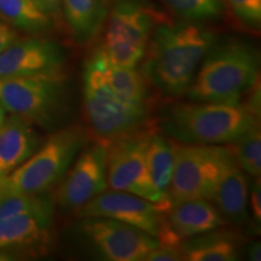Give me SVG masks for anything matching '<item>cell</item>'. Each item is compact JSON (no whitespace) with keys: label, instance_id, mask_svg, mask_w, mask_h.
<instances>
[{"label":"cell","instance_id":"d4e9b609","mask_svg":"<svg viewBox=\"0 0 261 261\" xmlns=\"http://www.w3.org/2000/svg\"><path fill=\"white\" fill-rule=\"evenodd\" d=\"M184 260L180 244L159 243L146 254L144 261H179Z\"/></svg>","mask_w":261,"mask_h":261},{"label":"cell","instance_id":"ba28073f","mask_svg":"<svg viewBox=\"0 0 261 261\" xmlns=\"http://www.w3.org/2000/svg\"><path fill=\"white\" fill-rule=\"evenodd\" d=\"M160 22L159 12L146 0H114L99 46L110 63L137 68Z\"/></svg>","mask_w":261,"mask_h":261},{"label":"cell","instance_id":"f1b7e54d","mask_svg":"<svg viewBox=\"0 0 261 261\" xmlns=\"http://www.w3.org/2000/svg\"><path fill=\"white\" fill-rule=\"evenodd\" d=\"M247 256L248 259L252 261H260L261 260V246L259 242L250 243L247 247Z\"/></svg>","mask_w":261,"mask_h":261},{"label":"cell","instance_id":"8fae6325","mask_svg":"<svg viewBox=\"0 0 261 261\" xmlns=\"http://www.w3.org/2000/svg\"><path fill=\"white\" fill-rule=\"evenodd\" d=\"M108 145L97 143L76 156L61 179L55 200L62 210L75 212L108 189Z\"/></svg>","mask_w":261,"mask_h":261},{"label":"cell","instance_id":"44dd1931","mask_svg":"<svg viewBox=\"0 0 261 261\" xmlns=\"http://www.w3.org/2000/svg\"><path fill=\"white\" fill-rule=\"evenodd\" d=\"M146 165L156 190L161 194L163 200L171 204L169 187H171L173 167H174L173 140H169L161 133L156 132V128L150 137L148 149H146Z\"/></svg>","mask_w":261,"mask_h":261},{"label":"cell","instance_id":"603a6c76","mask_svg":"<svg viewBox=\"0 0 261 261\" xmlns=\"http://www.w3.org/2000/svg\"><path fill=\"white\" fill-rule=\"evenodd\" d=\"M174 14L189 22L219 18L224 10L223 0H162Z\"/></svg>","mask_w":261,"mask_h":261},{"label":"cell","instance_id":"9a60e30c","mask_svg":"<svg viewBox=\"0 0 261 261\" xmlns=\"http://www.w3.org/2000/svg\"><path fill=\"white\" fill-rule=\"evenodd\" d=\"M166 213V223L180 240L198 236L226 224L220 212L208 200L180 202L172 205Z\"/></svg>","mask_w":261,"mask_h":261},{"label":"cell","instance_id":"ac0fdd59","mask_svg":"<svg viewBox=\"0 0 261 261\" xmlns=\"http://www.w3.org/2000/svg\"><path fill=\"white\" fill-rule=\"evenodd\" d=\"M54 214H22L0 220V252L29 247L48 237Z\"/></svg>","mask_w":261,"mask_h":261},{"label":"cell","instance_id":"ffe728a7","mask_svg":"<svg viewBox=\"0 0 261 261\" xmlns=\"http://www.w3.org/2000/svg\"><path fill=\"white\" fill-rule=\"evenodd\" d=\"M0 19L15 31L33 34L46 32L55 24L35 0H0Z\"/></svg>","mask_w":261,"mask_h":261},{"label":"cell","instance_id":"3957f363","mask_svg":"<svg viewBox=\"0 0 261 261\" xmlns=\"http://www.w3.org/2000/svg\"><path fill=\"white\" fill-rule=\"evenodd\" d=\"M259 117L242 103H177L163 114L161 127L175 142L223 145L259 125Z\"/></svg>","mask_w":261,"mask_h":261},{"label":"cell","instance_id":"83f0119b","mask_svg":"<svg viewBox=\"0 0 261 261\" xmlns=\"http://www.w3.org/2000/svg\"><path fill=\"white\" fill-rule=\"evenodd\" d=\"M52 18H57L62 11V0H35Z\"/></svg>","mask_w":261,"mask_h":261},{"label":"cell","instance_id":"d6986e66","mask_svg":"<svg viewBox=\"0 0 261 261\" xmlns=\"http://www.w3.org/2000/svg\"><path fill=\"white\" fill-rule=\"evenodd\" d=\"M240 236L232 231L215 230L187 238L180 243L184 260L234 261L240 255Z\"/></svg>","mask_w":261,"mask_h":261},{"label":"cell","instance_id":"30bf717a","mask_svg":"<svg viewBox=\"0 0 261 261\" xmlns=\"http://www.w3.org/2000/svg\"><path fill=\"white\" fill-rule=\"evenodd\" d=\"M80 227L100 256L110 261H144L159 244L145 231L110 218H84Z\"/></svg>","mask_w":261,"mask_h":261},{"label":"cell","instance_id":"7c38bea8","mask_svg":"<svg viewBox=\"0 0 261 261\" xmlns=\"http://www.w3.org/2000/svg\"><path fill=\"white\" fill-rule=\"evenodd\" d=\"M79 218H110L122 221L151 236H158L163 221V212L145 198L119 190H104L75 211Z\"/></svg>","mask_w":261,"mask_h":261},{"label":"cell","instance_id":"4316f807","mask_svg":"<svg viewBox=\"0 0 261 261\" xmlns=\"http://www.w3.org/2000/svg\"><path fill=\"white\" fill-rule=\"evenodd\" d=\"M18 39L17 32L0 19V54Z\"/></svg>","mask_w":261,"mask_h":261},{"label":"cell","instance_id":"7402d4cb","mask_svg":"<svg viewBox=\"0 0 261 261\" xmlns=\"http://www.w3.org/2000/svg\"><path fill=\"white\" fill-rule=\"evenodd\" d=\"M233 154L238 166L254 178H260L261 173V132L259 125L252 127L234 140Z\"/></svg>","mask_w":261,"mask_h":261},{"label":"cell","instance_id":"4fadbf2b","mask_svg":"<svg viewBox=\"0 0 261 261\" xmlns=\"http://www.w3.org/2000/svg\"><path fill=\"white\" fill-rule=\"evenodd\" d=\"M65 60L63 47L51 39H16L0 54V77L62 70Z\"/></svg>","mask_w":261,"mask_h":261},{"label":"cell","instance_id":"52a82bcc","mask_svg":"<svg viewBox=\"0 0 261 261\" xmlns=\"http://www.w3.org/2000/svg\"><path fill=\"white\" fill-rule=\"evenodd\" d=\"M174 167L169 200H208L227 168L237 162L232 148L217 144H185L173 140ZM171 205V207H172Z\"/></svg>","mask_w":261,"mask_h":261},{"label":"cell","instance_id":"8992f818","mask_svg":"<svg viewBox=\"0 0 261 261\" xmlns=\"http://www.w3.org/2000/svg\"><path fill=\"white\" fill-rule=\"evenodd\" d=\"M86 139V132L80 126L54 132L27 161L0 179V196L41 194L48 190L64 177Z\"/></svg>","mask_w":261,"mask_h":261},{"label":"cell","instance_id":"6da1fadb","mask_svg":"<svg viewBox=\"0 0 261 261\" xmlns=\"http://www.w3.org/2000/svg\"><path fill=\"white\" fill-rule=\"evenodd\" d=\"M215 42V33L198 22H160L150 38L140 73L162 96H184Z\"/></svg>","mask_w":261,"mask_h":261},{"label":"cell","instance_id":"484cf974","mask_svg":"<svg viewBox=\"0 0 261 261\" xmlns=\"http://www.w3.org/2000/svg\"><path fill=\"white\" fill-rule=\"evenodd\" d=\"M250 205L255 220H261V185L260 178H255L253 182L252 190H250Z\"/></svg>","mask_w":261,"mask_h":261},{"label":"cell","instance_id":"5bb4252c","mask_svg":"<svg viewBox=\"0 0 261 261\" xmlns=\"http://www.w3.org/2000/svg\"><path fill=\"white\" fill-rule=\"evenodd\" d=\"M40 145L32 122L14 114L6 117L0 128V179L27 161Z\"/></svg>","mask_w":261,"mask_h":261},{"label":"cell","instance_id":"e0dca14e","mask_svg":"<svg viewBox=\"0 0 261 261\" xmlns=\"http://www.w3.org/2000/svg\"><path fill=\"white\" fill-rule=\"evenodd\" d=\"M210 201L220 212L225 220L242 224L247 218L248 179L246 173L233 163L215 185Z\"/></svg>","mask_w":261,"mask_h":261},{"label":"cell","instance_id":"7a4b0ae2","mask_svg":"<svg viewBox=\"0 0 261 261\" xmlns=\"http://www.w3.org/2000/svg\"><path fill=\"white\" fill-rule=\"evenodd\" d=\"M187 91L192 102L238 104L259 83V54L241 40L215 44Z\"/></svg>","mask_w":261,"mask_h":261},{"label":"cell","instance_id":"f546056e","mask_svg":"<svg viewBox=\"0 0 261 261\" xmlns=\"http://www.w3.org/2000/svg\"><path fill=\"white\" fill-rule=\"evenodd\" d=\"M5 119H6V112H5L4 107H3V104L0 103V128H2V126H3V123H4Z\"/></svg>","mask_w":261,"mask_h":261},{"label":"cell","instance_id":"cb8c5ba5","mask_svg":"<svg viewBox=\"0 0 261 261\" xmlns=\"http://www.w3.org/2000/svg\"><path fill=\"white\" fill-rule=\"evenodd\" d=\"M244 24L254 29L260 27L261 0H223Z\"/></svg>","mask_w":261,"mask_h":261},{"label":"cell","instance_id":"9c48e42d","mask_svg":"<svg viewBox=\"0 0 261 261\" xmlns=\"http://www.w3.org/2000/svg\"><path fill=\"white\" fill-rule=\"evenodd\" d=\"M155 127L151 122L108 145L107 180L113 190L126 191L145 198L166 213L171 204L163 200L150 178L146 165V149Z\"/></svg>","mask_w":261,"mask_h":261},{"label":"cell","instance_id":"277c9868","mask_svg":"<svg viewBox=\"0 0 261 261\" xmlns=\"http://www.w3.org/2000/svg\"><path fill=\"white\" fill-rule=\"evenodd\" d=\"M104 64V52L97 46L84 64L83 99L90 128L100 143L109 145L148 123L151 113L129 104L110 86Z\"/></svg>","mask_w":261,"mask_h":261},{"label":"cell","instance_id":"5b68a950","mask_svg":"<svg viewBox=\"0 0 261 261\" xmlns=\"http://www.w3.org/2000/svg\"><path fill=\"white\" fill-rule=\"evenodd\" d=\"M70 81L62 70L0 77L5 112L42 128H56L70 112Z\"/></svg>","mask_w":261,"mask_h":261},{"label":"cell","instance_id":"2e32d148","mask_svg":"<svg viewBox=\"0 0 261 261\" xmlns=\"http://www.w3.org/2000/svg\"><path fill=\"white\" fill-rule=\"evenodd\" d=\"M62 12L70 37L79 45L93 41L106 24L108 0H62Z\"/></svg>","mask_w":261,"mask_h":261}]
</instances>
